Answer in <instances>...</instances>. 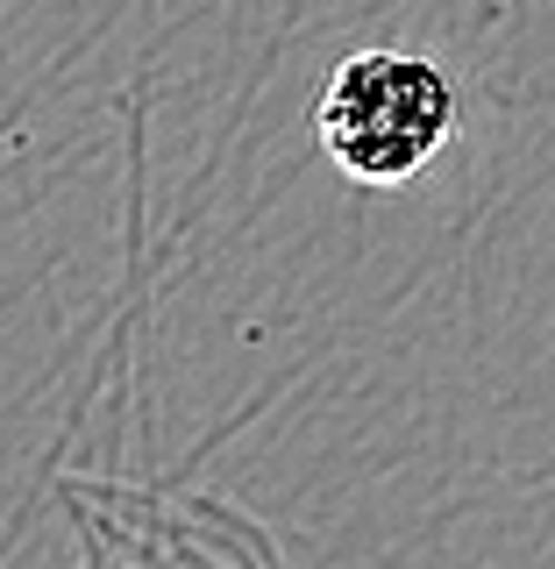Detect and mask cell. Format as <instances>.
Segmentation results:
<instances>
[{"mask_svg":"<svg viewBox=\"0 0 555 569\" xmlns=\"http://www.w3.org/2000/svg\"><path fill=\"white\" fill-rule=\"evenodd\" d=\"M314 136L356 186H414L456 142V86L420 50H356L320 86Z\"/></svg>","mask_w":555,"mask_h":569,"instance_id":"obj_1","label":"cell"}]
</instances>
